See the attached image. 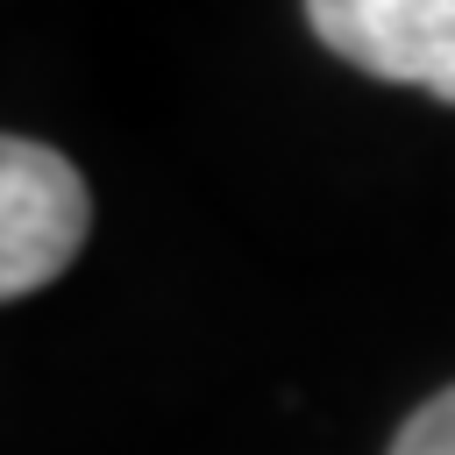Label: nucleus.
<instances>
[{"instance_id":"1","label":"nucleus","mask_w":455,"mask_h":455,"mask_svg":"<svg viewBox=\"0 0 455 455\" xmlns=\"http://www.w3.org/2000/svg\"><path fill=\"white\" fill-rule=\"evenodd\" d=\"M92 228V192L85 178L28 135L0 142V291L28 299L50 277H64V263L85 249Z\"/></svg>"},{"instance_id":"2","label":"nucleus","mask_w":455,"mask_h":455,"mask_svg":"<svg viewBox=\"0 0 455 455\" xmlns=\"http://www.w3.org/2000/svg\"><path fill=\"white\" fill-rule=\"evenodd\" d=\"M306 21L341 64L455 107V0H306Z\"/></svg>"},{"instance_id":"3","label":"nucleus","mask_w":455,"mask_h":455,"mask_svg":"<svg viewBox=\"0 0 455 455\" xmlns=\"http://www.w3.org/2000/svg\"><path fill=\"white\" fill-rule=\"evenodd\" d=\"M391 455H455V384H448V391H434V398L398 427Z\"/></svg>"}]
</instances>
